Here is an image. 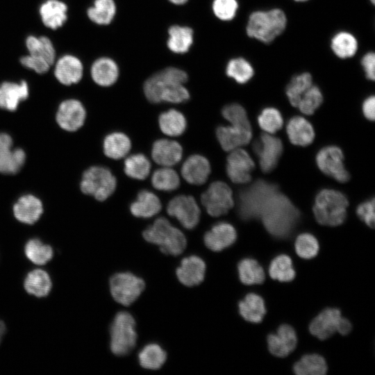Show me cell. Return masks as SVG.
<instances>
[{
	"instance_id": "d6a6232c",
	"label": "cell",
	"mask_w": 375,
	"mask_h": 375,
	"mask_svg": "<svg viewBox=\"0 0 375 375\" xmlns=\"http://www.w3.org/2000/svg\"><path fill=\"white\" fill-rule=\"evenodd\" d=\"M131 148L130 139L124 133L115 132L108 135L103 141V151L112 159L125 157Z\"/></svg>"
},
{
	"instance_id": "94428289",
	"label": "cell",
	"mask_w": 375,
	"mask_h": 375,
	"mask_svg": "<svg viewBox=\"0 0 375 375\" xmlns=\"http://www.w3.org/2000/svg\"><path fill=\"white\" fill-rule=\"evenodd\" d=\"M172 3L174 4H183L185 3L188 0H169Z\"/></svg>"
},
{
	"instance_id": "9a60e30c",
	"label": "cell",
	"mask_w": 375,
	"mask_h": 375,
	"mask_svg": "<svg viewBox=\"0 0 375 375\" xmlns=\"http://www.w3.org/2000/svg\"><path fill=\"white\" fill-rule=\"evenodd\" d=\"M85 116V110L79 101L67 99L59 106L56 121L62 129L75 131L83 126Z\"/></svg>"
},
{
	"instance_id": "6125c7cd",
	"label": "cell",
	"mask_w": 375,
	"mask_h": 375,
	"mask_svg": "<svg viewBox=\"0 0 375 375\" xmlns=\"http://www.w3.org/2000/svg\"><path fill=\"white\" fill-rule=\"evenodd\" d=\"M372 4H374L375 0H369Z\"/></svg>"
},
{
	"instance_id": "7a4b0ae2",
	"label": "cell",
	"mask_w": 375,
	"mask_h": 375,
	"mask_svg": "<svg viewBox=\"0 0 375 375\" xmlns=\"http://www.w3.org/2000/svg\"><path fill=\"white\" fill-rule=\"evenodd\" d=\"M299 217V210L286 196L278 192L267 202L260 216L266 230L278 238L288 237Z\"/></svg>"
},
{
	"instance_id": "f5cc1de1",
	"label": "cell",
	"mask_w": 375,
	"mask_h": 375,
	"mask_svg": "<svg viewBox=\"0 0 375 375\" xmlns=\"http://www.w3.org/2000/svg\"><path fill=\"white\" fill-rule=\"evenodd\" d=\"M238 4L236 0H214L212 10L215 16L221 20L233 19L236 15Z\"/></svg>"
},
{
	"instance_id": "ffe728a7",
	"label": "cell",
	"mask_w": 375,
	"mask_h": 375,
	"mask_svg": "<svg viewBox=\"0 0 375 375\" xmlns=\"http://www.w3.org/2000/svg\"><path fill=\"white\" fill-rule=\"evenodd\" d=\"M297 335L293 328L289 325L281 326L276 334L267 337L268 348L272 354L277 357H285L296 347Z\"/></svg>"
},
{
	"instance_id": "83f0119b",
	"label": "cell",
	"mask_w": 375,
	"mask_h": 375,
	"mask_svg": "<svg viewBox=\"0 0 375 375\" xmlns=\"http://www.w3.org/2000/svg\"><path fill=\"white\" fill-rule=\"evenodd\" d=\"M287 133L291 143L295 145L307 146L315 138L312 125L303 117H292L287 124Z\"/></svg>"
},
{
	"instance_id": "f1b7e54d",
	"label": "cell",
	"mask_w": 375,
	"mask_h": 375,
	"mask_svg": "<svg viewBox=\"0 0 375 375\" xmlns=\"http://www.w3.org/2000/svg\"><path fill=\"white\" fill-rule=\"evenodd\" d=\"M93 81L101 86H110L115 83L119 76V69L115 62L109 58L96 60L91 67Z\"/></svg>"
},
{
	"instance_id": "f907efd6",
	"label": "cell",
	"mask_w": 375,
	"mask_h": 375,
	"mask_svg": "<svg viewBox=\"0 0 375 375\" xmlns=\"http://www.w3.org/2000/svg\"><path fill=\"white\" fill-rule=\"evenodd\" d=\"M294 247L298 256L304 259L314 258L319 251L317 239L309 233L299 235L296 239Z\"/></svg>"
},
{
	"instance_id": "277c9868",
	"label": "cell",
	"mask_w": 375,
	"mask_h": 375,
	"mask_svg": "<svg viewBox=\"0 0 375 375\" xmlns=\"http://www.w3.org/2000/svg\"><path fill=\"white\" fill-rule=\"evenodd\" d=\"M278 186L263 180H258L242 190L238 197V213L243 220L260 218L261 212L278 191Z\"/></svg>"
},
{
	"instance_id": "6da1fadb",
	"label": "cell",
	"mask_w": 375,
	"mask_h": 375,
	"mask_svg": "<svg viewBox=\"0 0 375 375\" xmlns=\"http://www.w3.org/2000/svg\"><path fill=\"white\" fill-rule=\"evenodd\" d=\"M187 79L188 75L182 69L168 67L153 74L145 81L144 92L151 103H182L190 98L188 90L183 85Z\"/></svg>"
},
{
	"instance_id": "8d00e7d4",
	"label": "cell",
	"mask_w": 375,
	"mask_h": 375,
	"mask_svg": "<svg viewBox=\"0 0 375 375\" xmlns=\"http://www.w3.org/2000/svg\"><path fill=\"white\" fill-rule=\"evenodd\" d=\"M358 47L356 38L347 31L339 32L331 39V47L333 52L342 59L353 57L358 50Z\"/></svg>"
},
{
	"instance_id": "30bf717a",
	"label": "cell",
	"mask_w": 375,
	"mask_h": 375,
	"mask_svg": "<svg viewBox=\"0 0 375 375\" xmlns=\"http://www.w3.org/2000/svg\"><path fill=\"white\" fill-rule=\"evenodd\" d=\"M201 203L207 212L219 217L228 212L233 206L232 190L222 181H215L201 194Z\"/></svg>"
},
{
	"instance_id": "d590c367",
	"label": "cell",
	"mask_w": 375,
	"mask_h": 375,
	"mask_svg": "<svg viewBox=\"0 0 375 375\" xmlns=\"http://www.w3.org/2000/svg\"><path fill=\"white\" fill-rule=\"evenodd\" d=\"M158 122L162 132L169 136L181 135L187 126L184 115L174 109L161 113Z\"/></svg>"
},
{
	"instance_id": "603a6c76",
	"label": "cell",
	"mask_w": 375,
	"mask_h": 375,
	"mask_svg": "<svg viewBox=\"0 0 375 375\" xmlns=\"http://www.w3.org/2000/svg\"><path fill=\"white\" fill-rule=\"evenodd\" d=\"M210 173L208 160L201 155L194 154L183 162L181 174L183 178L190 184L201 185L208 179Z\"/></svg>"
},
{
	"instance_id": "4dcf8cb0",
	"label": "cell",
	"mask_w": 375,
	"mask_h": 375,
	"mask_svg": "<svg viewBox=\"0 0 375 375\" xmlns=\"http://www.w3.org/2000/svg\"><path fill=\"white\" fill-rule=\"evenodd\" d=\"M239 312L247 321L253 323L260 322L265 313L266 309L263 299L256 294H248L239 303Z\"/></svg>"
},
{
	"instance_id": "1f68e13d",
	"label": "cell",
	"mask_w": 375,
	"mask_h": 375,
	"mask_svg": "<svg viewBox=\"0 0 375 375\" xmlns=\"http://www.w3.org/2000/svg\"><path fill=\"white\" fill-rule=\"evenodd\" d=\"M24 285L28 294L44 297L50 292L52 283L47 272L42 269H34L26 276Z\"/></svg>"
},
{
	"instance_id": "9c48e42d",
	"label": "cell",
	"mask_w": 375,
	"mask_h": 375,
	"mask_svg": "<svg viewBox=\"0 0 375 375\" xmlns=\"http://www.w3.org/2000/svg\"><path fill=\"white\" fill-rule=\"evenodd\" d=\"M144 281L129 272L117 273L110 279V290L113 299L128 306L132 304L144 290Z\"/></svg>"
},
{
	"instance_id": "9f6ffc18",
	"label": "cell",
	"mask_w": 375,
	"mask_h": 375,
	"mask_svg": "<svg viewBox=\"0 0 375 375\" xmlns=\"http://www.w3.org/2000/svg\"><path fill=\"white\" fill-rule=\"evenodd\" d=\"M361 65L366 77L372 81L375 79V54L374 52L367 53L361 60Z\"/></svg>"
},
{
	"instance_id": "74e56055",
	"label": "cell",
	"mask_w": 375,
	"mask_h": 375,
	"mask_svg": "<svg viewBox=\"0 0 375 375\" xmlns=\"http://www.w3.org/2000/svg\"><path fill=\"white\" fill-rule=\"evenodd\" d=\"M297 375H324L327 365L324 358L317 354L303 356L293 367Z\"/></svg>"
},
{
	"instance_id": "8992f818",
	"label": "cell",
	"mask_w": 375,
	"mask_h": 375,
	"mask_svg": "<svg viewBox=\"0 0 375 375\" xmlns=\"http://www.w3.org/2000/svg\"><path fill=\"white\" fill-rule=\"evenodd\" d=\"M142 235L147 242L158 245L165 254L178 256L186 247L184 234L164 217L157 219L144 231Z\"/></svg>"
},
{
	"instance_id": "7402d4cb",
	"label": "cell",
	"mask_w": 375,
	"mask_h": 375,
	"mask_svg": "<svg viewBox=\"0 0 375 375\" xmlns=\"http://www.w3.org/2000/svg\"><path fill=\"white\" fill-rule=\"evenodd\" d=\"M217 140L224 151H230L245 145L252 137L251 128L220 126L216 130Z\"/></svg>"
},
{
	"instance_id": "be15d7a7",
	"label": "cell",
	"mask_w": 375,
	"mask_h": 375,
	"mask_svg": "<svg viewBox=\"0 0 375 375\" xmlns=\"http://www.w3.org/2000/svg\"><path fill=\"white\" fill-rule=\"evenodd\" d=\"M295 1H307V0H294Z\"/></svg>"
},
{
	"instance_id": "e0dca14e",
	"label": "cell",
	"mask_w": 375,
	"mask_h": 375,
	"mask_svg": "<svg viewBox=\"0 0 375 375\" xmlns=\"http://www.w3.org/2000/svg\"><path fill=\"white\" fill-rule=\"evenodd\" d=\"M342 317L336 308H327L319 314L310 323V333L319 340H326L338 332Z\"/></svg>"
},
{
	"instance_id": "4fadbf2b",
	"label": "cell",
	"mask_w": 375,
	"mask_h": 375,
	"mask_svg": "<svg viewBox=\"0 0 375 375\" xmlns=\"http://www.w3.org/2000/svg\"><path fill=\"white\" fill-rule=\"evenodd\" d=\"M167 212L170 216L176 217L187 229L194 228L200 218V209L192 196L175 197L168 203Z\"/></svg>"
},
{
	"instance_id": "d6986e66",
	"label": "cell",
	"mask_w": 375,
	"mask_h": 375,
	"mask_svg": "<svg viewBox=\"0 0 375 375\" xmlns=\"http://www.w3.org/2000/svg\"><path fill=\"white\" fill-rule=\"evenodd\" d=\"M83 67L76 56L67 54L55 63L54 75L62 84L70 85L79 82L83 76Z\"/></svg>"
},
{
	"instance_id": "52a82bcc",
	"label": "cell",
	"mask_w": 375,
	"mask_h": 375,
	"mask_svg": "<svg viewBox=\"0 0 375 375\" xmlns=\"http://www.w3.org/2000/svg\"><path fill=\"white\" fill-rule=\"evenodd\" d=\"M110 349L116 356L129 353L135 347L137 340L135 322L127 312H119L110 326Z\"/></svg>"
},
{
	"instance_id": "f6af8a7d",
	"label": "cell",
	"mask_w": 375,
	"mask_h": 375,
	"mask_svg": "<svg viewBox=\"0 0 375 375\" xmlns=\"http://www.w3.org/2000/svg\"><path fill=\"white\" fill-rule=\"evenodd\" d=\"M269 273L273 279L281 282L291 281L295 276L292 262L286 255H280L272 261Z\"/></svg>"
},
{
	"instance_id": "4316f807",
	"label": "cell",
	"mask_w": 375,
	"mask_h": 375,
	"mask_svg": "<svg viewBox=\"0 0 375 375\" xmlns=\"http://www.w3.org/2000/svg\"><path fill=\"white\" fill-rule=\"evenodd\" d=\"M42 211L41 201L31 194L19 198L13 207V212L16 219L22 223L28 224H32L37 222Z\"/></svg>"
},
{
	"instance_id": "60d3db41",
	"label": "cell",
	"mask_w": 375,
	"mask_h": 375,
	"mask_svg": "<svg viewBox=\"0 0 375 375\" xmlns=\"http://www.w3.org/2000/svg\"><path fill=\"white\" fill-rule=\"evenodd\" d=\"M116 7L113 0H94L92 7L88 9L89 19L99 25L108 24L115 14Z\"/></svg>"
},
{
	"instance_id": "7c38bea8",
	"label": "cell",
	"mask_w": 375,
	"mask_h": 375,
	"mask_svg": "<svg viewBox=\"0 0 375 375\" xmlns=\"http://www.w3.org/2000/svg\"><path fill=\"white\" fill-rule=\"evenodd\" d=\"M262 171L268 173L276 166L283 151L281 140L267 133H262L253 144Z\"/></svg>"
},
{
	"instance_id": "f546056e",
	"label": "cell",
	"mask_w": 375,
	"mask_h": 375,
	"mask_svg": "<svg viewBox=\"0 0 375 375\" xmlns=\"http://www.w3.org/2000/svg\"><path fill=\"white\" fill-rule=\"evenodd\" d=\"M160 210L161 203L159 198L148 190L140 191L130 206V210L135 217L142 218L153 217Z\"/></svg>"
},
{
	"instance_id": "681fc988",
	"label": "cell",
	"mask_w": 375,
	"mask_h": 375,
	"mask_svg": "<svg viewBox=\"0 0 375 375\" xmlns=\"http://www.w3.org/2000/svg\"><path fill=\"white\" fill-rule=\"evenodd\" d=\"M260 128L268 133H274L282 128L283 120L281 112L274 108H266L258 117Z\"/></svg>"
},
{
	"instance_id": "11a10c76",
	"label": "cell",
	"mask_w": 375,
	"mask_h": 375,
	"mask_svg": "<svg viewBox=\"0 0 375 375\" xmlns=\"http://www.w3.org/2000/svg\"><path fill=\"white\" fill-rule=\"evenodd\" d=\"M358 216L369 227H374V199L360 203L356 210Z\"/></svg>"
},
{
	"instance_id": "6f0895ef",
	"label": "cell",
	"mask_w": 375,
	"mask_h": 375,
	"mask_svg": "<svg viewBox=\"0 0 375 375\" xmlns=\"http://www.w3.org/2000/svg\"><path fill=\"white\" fill-rule=\"evenodd\" d=\"M375 97L374 95L368 97L362 103V111L365 117L369 120L374 119Z\"/></svg>"
},
{
	"instance_id": "7dc6e473",
	"label": "cell",
	"mask_w": 375,
	"mask_h": 375,
	"mask_svg": "<svg viewBox=\"0 0 375 375\" xmlns=\"http://www.w3.org/2000/svg\"><path fill=\"white\" fill-rule=\"evenodd\" d=\"M153 186L162 191H172L178 188L180 179L178 174L168 167L158 169L151 177Z\"/></svg>"
},
{
	"instance_id": "680465c9",
	"label": "cell",
	"mask_w": 375,
	"mask_h": 375,
	"mask_svg": "<svg viewBox=\"0 0 375 375\" xmlns=\"http://www.w3.org/2000/svg\"><path fill=\"white\" fill-rule=\"evenodd\" d=\"M352 326L350 322L342 317L340 323L338 332L343 335H347L351 331Z\"/></svg>"
},
{
	"instance_id": "5bb4252c",
	"label": "cell",
	"mask_w": 375,
	"mask_h": 375,
	"mask_svg": "<svg viewBox=\"0 0 375 375\" xmlns=\"http://www.w3.org/2000/svg\"><path fill=\"white\" fill-rule=\"evenodd\" d=\"M255 167L249 154L242 149L233 150L227 157L226 173L235 183H246L251 178V172Z\"/></svg>"
},
{
	"instance_id": "7bdbcfd3",
	"label": "cell",
	"mask_w": 375,
	"mask_h": 375,
	"mask_svg": "<svg viewBox=\"0 0 375 375\" xmlns=\"http://www.w3.org/2000/svg\"><path fill=\"white\" fill-rule=\"evenodd\" d=\"M151 163L149 159L142 153L128 156L124 161V172L134 179L143 180L150 172Z\"/></svg>"
},
{
	"instance_id": "ba28073f",
	"label": "cell",
	"mask_w": 375,
	"mask_h": 375,
	"mask_svg": "<svg viewBox=\"0 0 375 375\" xmlns=\"http://www.w3.org/2000/svg\"><path fill=\"white\" fill-rule=\"evenodd\" d=\"M116 185V178L109 169L93 166L84 172L81 189L83 193L104 201L114 192Z\"/></svg>"
},
{
	"instance_id": "f35d334b",
	"label": "cell",
	"mask_w": 375,
	"mask_h": 375,
	"mask_svg": "<svg viewBox=\"0 0 375 375\" xmlns=\"http://www.w3.org/2000/svg\"><path fill=\"white\" fill-rule=\"evenodd\" d=\"M239 277L245 285L260 284L265 280V272L258 262L252 258L242 260L238 265Z\"/></svg>"
},
{
	"instance_id": "ee69618b",
	"label": "cell",
	"mask_w": 375,
	"mask_h": 375,
	"mask_svg": "<svg viewBox=\"0 0 375 375\" xmlns=\"http://www.w3.org/2000/svg\"><path fill=\"white\" fill-rule=\"evenodd\" d=\"M25 255L33 263L42 265L51 260L53 251L51 246L38 239H31L25 245Z\"/></svg>"
},
{
	"instance_id": "c3c4849f",
	"label": "cell",
	"mask_w": 375,
	"mask_h": 375,
	"mask_svg": "<svg viewBox=\"0 0 375 375\" xmlns=\"http://www.w3.org/2000/svg\"><path fill=\"white\" fill-rule=\"evenodd\" d=\"M323 101V95L319 88L312 85L301 96L297 106L303 114L312 115L320 106Z\"/></svg>"
},
{
	"instance_id": "8fae6325",
	"label": "cell",
	"mask_w": 375,
	"mask_h": 375,
	"mask_svg": "<svg viewBox=\"0 0 375 375\" xmlns=\"http://www.w3.org/2000/svg\"><path fill=\"white\" fill-rule=\"evenodd\" d=\"M343 160L342 150L335 146L322 148L316 156V162L319 169L340 183L347 182L350 178L344 165Z\"/></svg>"
},
{
	"instance_id": "d4e9b609",
	"label": "cell",
	"mask_w": 375,
	"mask_h": 375,
	"mask_svg": "<svg viewBox=\"0 0 375 375\" xmlns=\"http://www.w3.org/2000/svg\"><path fill=\"white\" fill-rule=\"evenodd\" d=\"M28 96V87L26 81L17 83L6 81L0 85V108L10 111L17 109L19 102Z\"/></svg>"
},
{
	"instance_id": "484cf974",
	"label": "cell",
	"mask_w": 375,
	"mask_h": 375,
	"mask_svg": "<svg viewBox=\"0 0 375 375\" xmlns=\"http://www.w3.org/2000/svg\"><path fill=\"white\" fill-rule=\"evenodd\" d=\"M42 23L51 29L62 26L67 19V6L59 0H47L39 9Z\"/></svg>"
},
{
	"instance_id": "e575fe53",
	"label": "cell",
	"mask_w": 375,
	"mask_h": 375,
	"mask_svg": "<svg viewBox=\"0 0 375 375\" xmlns=\"http://www.w3.org/2000/svg\"><path fill=\"white\" fill-rule=\"evenodd\" d=\"M168 32V48L174 53L187 52L192 44V30L189 27L175 25L171 26Z\"/></svg>"
},
{
	"instance_id": "5b68a950",
	"label": "cell",
	"mask_w": 375,
	"mask_h": 375,
	"mask_svg": "<svg viewBox=\"0 0 375 375\" xmlns=\"http://www.w3.org/2000/svg\"><path fill=\"white\" fill-rule=\"evenodd\" d=\"M348 204V200L343 193L335 190L324 189L315 198L313 206L315 217L322 225H340L346 219Z\"/></svg>"
},
{
	"instance_id": "ac0fdd59",
	"label": "cell",
	"mask_w": 375,
	"mask_h": 375,
	"mask_svg": "<svg viewBox=\"0 0 375 375\" xmlns=\"http://www.w3.org/2000/svg\"><path fill=\"white\" fill-rule=\"evenodd\" d=\"M236 238V231L231 224L219 222L206 233L203 240L209 249L220 251L233 244Z\"/></svg>"
},
{
	"instance_id": "db71d44e",
	"label": "cell",
	"mask_w": 375,
	"mask_h": 375,
	"mask_svg": "<svg viewBox=\"0 0 375 375\" xmlns=\"http://www.w3.org/2000/svg\"><path fill=\"white\" fill-rule=\"evenodd\" d=\"M20 62L26 68L32 69L38 74L47 72L51 66L44 59L31 54L22 57Z\"/></svg>"
},
{
	"instance_id": "ab89813d",
	"label": "cell",
	"mask_w": 375,
	"mask_h": 375,
	"mask_svg": "<svg viewBox=\"0 0 375 375\" xmlns=\"http://www.w3.org/2000/svg\"><path fill=\"white\" fill-rule=\"evenodd\" d=\"M166 358V352L157 344H147L138 354L140 365L147 369H158Z\"/></svg>"
},
{
	"instance_id": "816d5d0a",
	"label": "cell",
	"mask_w": 375,
	"mask_h": 375,
	"mask_svg": "<svg viewBox=\"0 0 375 375\" xmlns=\"http://www.w3.org/2000/svg\"><path fill=\"white\" fill-rule=\"evenodd\" d=\"M224 117L232 126L251 128L244 108L238 103H231L224 107L222 111Z\"/></svg>"
},
{
	"instance_id": "836d02e7",
	"label": "cell",
	"mask_w": 375,
	"mask_h": 375,
	"mask_svg": "<svg viewBox=\"0 0 375 375\" xmlns=\"http://www.w3.org/2000/svg\"><path fill=\"white\" fill-rule=\"evenodd\" d=\"M26 47L29 54L44 59L50 65L54 64L56 51L52 42L47 37L29 35L26 39Z\"/></svg>"
},
{
	"instance_id": "91938a15",
	"label": "cell",
	"mask_w": 375,
	"mask_h": 375,
	"mask_svg": "<svg viewBox=\"0 0 375 375\" xmlns=\"http://www.w3.org/2000/svg\"><path fill=\"white\" fill-rule=\"evenodd\" d=\"M6 332V326L4 323L0 320V342L2 340V338Z\"/></svg>"
},
{
	"instance_id": "cb8c5ba5",
	"label": "cell",
	"mask_w": 375,
	"mask_h": 375,
	"mask_svg": "<svg viewBox=\"0 0 375 375\" xmlns=\"http://www.w3.org/2000/svg\"><path fill=\"white\" fill-rule=\"evenodd\" d=\"M183 149L176 141L167 139L156 140L152 147L151 156L153 160L165 167L177 164L181 159Z\"/></svg>"
},
{
	"instance_id": "3957f363",
	"label": "cell",
	"mask_w": 375,
	"mask_h": 375,
	"mask_svg": "<svg viewBox=\"0 0 375 375\" xmlns=\"http://www.w3.org/2000/svg\"><path fill=\"white\" fill-rule=\"evenodd\" d=\"M286 26L287 17L282 10H258L249 15L246 32L249 38L269 44L285 31Z\"/></svg>"
},
{
	"instance_id": "2e32d148",
	"label": "cell",
	"mask_w": 375,
	"mask_h": 375,
	"mask_svg": "<svg viewBox=\"0 0 375 375\" xmlns=\"http://www.w3.org/2000/svg\"><path fill=\"white\" fill-rule=\"evenodd\" d=\"M11 137L0 133V172L13 174L19 171L25 162V152L19 148L12 149Z\"/></svg>"
},
{
	"instance_id": "44dd1931",
	"label": "cell",
	"mask_w": 375,
	"mask_h": 375,
	"mask_svg": "<svg viewBox=\"0 0 375 375\" xmlns=\"http://www.w3.org/2000/svg\"><path fill=\"white\" fill-rule=\"evenodd\" d=\"M206 264L197 256L184 258L176 269L178 281L185 286L192 287L200 284L204 278Z\"/></svg>"
},
{
	"instance_id": "bcb514c9",
	"label": "cell",
	"mask_w": 375,
	"mask_h": 375,
	"mask_svg": "<svg viewBox=\"0 0 375 375\" xmlns=\"http://www.w3.org/2000/svg\"><path fill=\"white\" fill-rule=\"evenodd\" d=\"M226 73L237 83L243 84L248 82L254 74L251 63L243 58L231 59L227 64Z\"/></svg>"
},
{
	"instance_id": "b9f144b4",
	"label": "cell",
	"mask_w": 375,
	"mask_h": 375,
	"mask_svg": "<svg viewBox=\"0 0 375 375\" xmlns=\"http://www.w3.org/2000/svg\"><path fill=\"white\" fill-rule=\"evenodd\" d=\"M312 85V78L308 72H303L292 78L286 86L285 93L292 106H297L301 96Z\"/></svg>"
}]
</instances>
